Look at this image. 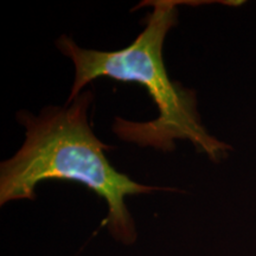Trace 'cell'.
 Segmentation results:
<instances>
[{"label": "cell", "instance_id": "cell-1", "mask_svg": "<svg viewBox=\"0 0 256 256\" xmlns=\"http://www.w3.org/2000/svg\"><path fill=\"white\" fill-rule=\"evenodd\" d=\"M92 102V92H82L66 107L44 108L40 115L19 112L25 142L2 162L0 204L34 200L37 185L49 179L78 182L104 198L108 206L104 224L118 241L130 244L136 232L124 197L159 188L136 183L110 165L104 156L110 146L98 140L89 124Z\"/></svg>", "mask_w": 256, "mask_h": 256}, {"label": "cell", "instance_id": "cell-2", "mask_svg": "<svg viewBox=\"0 0 256 256\" xmlns=\"http://www.w3.org/2000/svg\"><path fill=\"white\" fill-rule=\"evenodd\" d=\"M146 26L132 44L116 51H98L80 48L72 38L62 36L57 46L75 66V81L68 104L81 94L86 84L98 78L144 86L156 102L159 114L156 120L134 122L116 118L113 130L126 142L142 147L174 151L176 140H188L210 159L226 156L230 146L210 136L202 124L197 110L196 92L168 78L162 58L168 32L177 23L178 2H153Z\"/></svg>", "mask_w": 256, "mask_h": 256}]
</instances>
